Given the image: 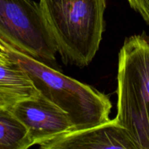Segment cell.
I'll return each instance as SVG.
<instances>
[{"mask_svg":"<svg viewBox=\"0 0 149 149\" xmlns=\"http://www.w3.org/2000/svg\"><path fill=\"white\" fill-rule=\"evenodd\" d=\"M30 147L26 127L10 109L0 108V149H27Z\"/></svg>","mask_w":149,"mask_h":149,"instance_id":"obj_8","label":"cell"},{"mask_svg":"<svg viewBox=\"0 0 149 149\" xmlns=\"http://www.w3.org/2000/svg\"><path fill=\"white\" fill-rule=\"evenodd\" d=\"M118 125L135 149H149V39L145 34L127 38L119 53Z\"/></svg>","mask_w":149,"mask_h":149,"instance_id":"obj_3","label":"cell"},{"mask_svg":"<svg viewBox=\"0 0 149 149\" xmlns=\"http://www.w3.org/2000/svg\"><path fill=\"white\" fill-rule=\"evenodd\" d=\"M42 149H135L114 119L98 126L60 134L39 144Z\"/></svg>","mask_w":149,"mask_h":149,"instance_id":"obj_6","label":"cell"},{"mask_svg":"<svg viewBox=\"0 0 149 149\" xmlns=\"http://www.w3.org/2000/svg\"><path fill=\"white\" fill-rule=\"evenodd\" d=\"M7 49L39 93L67 113L73 130L93 127L111 120L112 104L107 95L14 48Z\"/></svg>","mask_w":149,"mask_h":149,"instance_id":"obj_2","label":"cell"},{"mask_svg":"<svg viewBox=\"0 0 149 149\" xmlns=\"http://www.w3.org/2000/svg\"><path fill=\"white\" fill-rule=\"evenodd\" d=\"M11 61L6 47L0 42V63H6Z\"/></svg>","mask_w":149,"mask_h":149,"instance_id":"obj_10","label":"cell"},{"mask_svg":"<svg viewBox=\"0 0 149 149\" xmlns=\"http://www.w3.org/2000/svg\"><path fill=\"white\" fill-rule=\"evenodd\" d=\"M39 4L64 62L89 65L102 40L106 0H39Z\"/></svg>","mask_w":149,"mask_h":149,"instance_id":"obj_1","label":"cell"},{"mask_svg":"<svg viewBox=\"0 0 149 149\" xmlns=\"http://www.w3.org/2000/svg\"><path fill=\"white\" fill-rule=\"evenodd\" d=\"M148 39H149V36H148Z\"/></svg>","mask_w":149,"mask_h":149,"instance_id":"obj_11","label":"cell"},{"mask_svg":"<svg viewBox=\"0 0 149 149\" xmlns=\"http://www.w3.org/2000/svg\"><path fill=\"white\" fill-rule=\"evenodd\" d=\"M0 42L6 48L55 65L56 46L39 4L33 0H0Z\"/></svg>","mask_w":149,"mask_h":149,"instance_id":"obj_4","label":"cell"},{"mask_svg":"<svg viewBox=\"0 0 149 149\" xmlns=\"http://www.w3.org/2000/svg\"><path fill=\"white\" fill-rule=\"evenodd\" d=\"M10 110L26 127L31 146L73 130L67 113L40 93L20 100Z\"/></svg>","mask_w":149,"mask_h":149,"instance_id":"obj_5","label":"cell"},{"mask_svg":"<svg viewBox=\"0 0 149 149\" xmlns=\"http://www.w3.org/2000/svg\"><path fill=\"white\" fill-rule=\"evenodd\" d=\"M131 8L139 13L149 26V0H127Z\"/></svg>","mask_w":149,"mask_h":149,"instance_id":"obj_9","label":"cell"},{"mask_svg":"<svg viewBox=\"0 0 149 149\" xmlns=\"http://www.w3.org/2000/svg\"><path fill=\"white\" fill-rule=\"evenodd\" d=\"M39 94L16 61L0 63V108L10 109L20 100Z\"/></svg>","mask_w":149,"mask_h":149,"instance_id":"obj_7","label":"cell"}]
</instances>
